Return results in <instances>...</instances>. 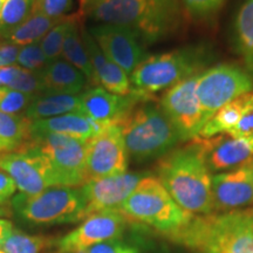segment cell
Wrapping results in <instances>:
<instances>
[{"label":"cell","instance_id":"4dcf8cb0","mask_svg":"<svg viewBox=\"0 0 253 253\" xmlns=\"http://www.w3.org/2000/svg\"><path fill=\"white\" fill-rule=\"evenodd\" d=\"M34 97L36 95L1 86L0 87V112L9 115H23Z\"/></svg>","mask_w":253,"mask_h":253},{"label":"cell","instance_id":"5b68a950","mask_svg":"<svg viewBox=\"0 0 253 253\" xmlns=\"http://www.w3.org/2000/svg\"><path fill=\"white\" fill-rule=\"evenodd\" d=\"M208 63V50L197 46L147 56L129 77L131 91L149 100L154 94L201 74Z\"/></svg>","mask_w":253,"mask_h":253},{"label":"cell","instance_id":"7bdbcfd3","mask_svg":"<svg viewBox=\"0 0 253 253\" xmlns=\"http://www.w3.org/2000/svg\"><path fill=\"white\" fill-rule=\"evenodd\" d=\"M126 253H140V252H138V251H137V250H136V249H134V248H131V246H130V248H129V250H128V251H126Z\"/></svg>","mask_w":253,"mask_h":253},{"label":"cell","instance_id":"2e32d148","mask_svg":"<svg viewBox=\"0 0 253 253\" xmlns=\"http://www.w3.org/2000/svg\"><path fill=\"white\" fill-rule=\"evenodd\" d=\"M213 212L244 210L253 203V161L211 177Z\"/></svg>","mask_w":253,"mask_h":253},{"label":"cell","instance_id":"30bf717a","mask_svg":"<svg viewBox=\"0 0 253 253\" xmlns=\"http://www.w3.org/2000/svg\"><path fill=\"white\" fill-rule=\"evenodd\" d=\"M0 170L13 179L20 194L26 196H34L52 186H60L49 161L28 142L21 149L0 155Z\"/></svg>","mask_w":253,"mask_h":253},{"label":"cell","instance_id":"60d3db41","mask_svg":"<svg viewBox=\"0 0 253 253\" xmlns=\"http://www.w3.org/2000/svg\"><path fill=\"white\" fill-rule=\"evenodd\" d=\"M103 1V0H80V5H81V13H86V12L89 9L90 7H93L94 5L99 4V2Z\"/></svg>","mask_w":253,"mask_h":253},{"label":"cell","instance_id":"ab89813d","mask_svg":"<svg viewBox=\"0 0 253 253\" xmlns=\"http://www.w3.org/2000/svg\"><path fill=\"white\" fill-rule=\"evenodd\" d=\"M13 224L7 219L4 218H0V248L4 244V242L7 239V237L11 235L12 231H13Z\"/></svg>","mask_w":253,"mask_h":253},{"label":"cell","instance_id":"ee69618b","mask_svg":"<svg viewBox=\"0 0 253 253\" xmlns=\"http://www.w3.org/2000/svg\"><path fill=\"white\" fill-rule=\"evenodd\" d=\"M5 1H6V0H0V11H1V8H2V6H4Z\"/></svg>","mask_w":253,"mask_h":253},{"label":"cell","instance_id":"f546056e","mask_svg":"<svg viewBox=\"0 0 253 253\" xmlns=\"http://www.w3.org/2000/svg\"><path fill=\"white\" fill-rule=\"evenodd\" d=\"M49 239L42 236H30L19 230H13L1 245L6 253H39L48 245Z\"/></svg>","mask_w":253,"mask_h":253},{"label":"cell","instance_id":"277c9868","mask_svg":"<svg viewBox=\"0 0 253 253\" xmlns=\"http://www.w3.org/2000/svg\"><path fill=\"white\" fill-rule=\"evenodd\" d=\"M128 157L143 163L162 158L182 140L160 104L141 102L119 122Z\"/></svg>","mask_w":253,"mask_h":253},{"label":"cell","instance_id":"603a6c76","mask_svg":"<svg viewBox=\"0 0 253 253\" xmlns=\"http://www.w3.org/2000/svg\"><path fill=\"white\" fill-rule=\"evenodd\" d=\"M60 19H53L39 11H32L25 20L5 37L9 45L23 47L40 42Z\"/></svg>","mask_w":253,"mask_h":253},{"label":"cell","instance_id":"3957f363","mask_svg":"<svg viewBox=\"0 0 253 253\" xmlns=\"http://www.w3.org/2000/svg\"><path fill=\"white\" fill-rule=\"evenodd\" d=\"M86 14L97 24L129 28L143 45L169 37L182 23L179 0H103Z\"/></svg>","mask_w":253,"mask_h":253},{"label":"cell","instance_id":"d6986e66","mask_svg":"<svg viewBox=\"0 0 253 253\" xmlns=\"http://www.w3.org/2000/svg\"><path fill=\"white\" fill-rule=\"evenodd\" d=\"M81 34L93 68L94 84L114 94H130L131 84L129 75L103 54L93 37L90 36L89 31L82 30Z\"/></svg>","mask_w":253,"mask_h":253},{"label":"cell","instance_id":"836d02e7","mask_svg":"<svg viewBox=\"0 0 253 253\" xmlns=\"http://www.w3.org/2000/svg\"><path fill=\"white\" fill-rule=\"evenodd\" d=\"M236 137L244 138L253 143V94L250 93L246 96V101L240 115L238 125L230 132Z\"/></svg>","mask_w":253,"mask_h":253},{"label":"cell","instance_id":"d590c367","mask_svg":"<svg viewBox=\"0 0 253 253\" xmlns=\"http://www.w3.org/2000/svg\"><path fill=\"white\" fill-rule=\"evenodd\" d=\"M130 246L123 244V243L119 242L118 239L115 240H108V242L100 243L91 248L84 250L81 253H126Z\"/></svg>","mask_w":253,"mask_h":253},{"label":"cell","instance_id":"7dc6e473","mask_svg":"<svg viewBox=\"0 0 253 253\" xmlns=\"http://www.w3.org/2000/svg\"><path fill=\"white\" fill-rule=\"evenodd\" d=\"M0 253H6V252H4L1 249H0Z\"/></svg>","mask_w":253,"mask_h":253},{"label":"cell","instance_id":"83f0119b","mask_svg":"<svg viewBox=\"0 0 253 253\" xmlns=\"http://www.w3.org/2000/svg\"><path fill=\"white\" fill-rule=\"evenodd\" d=\"M80 18L79 14L65 15V17L60 19L58 24L50 30L42 40L40 41L41 49H42L43 54L48 61L61 58V50L63 46V41L67 37L69 30H71L72 25Z\"/></svg>","mask_w":253,"mask_h":253},{"label":"cell","instance_id":"9c48e42d","mask_svg":"<svg viewBox=\"0 0 253 253\" xmlns=\"http://www.w3.org/2000/svg\"><path fill=\"white\" fill-rule=\"evenodd\" d=\"M28 143L47 157L58 176L60 186L84 185L87 141L52 132H32Z\"/></svg>","mask_w":253,"mask_h":253},{"label":"cell","instance_id":"1f68e13d","mask_svg":"<svg viewBox=\"0 0 253 253\" xmlns=\"http://www.w3.org/2000/svg\"><path fill=\"white\" fill-rule=\"evenodd\" d=\"M48 62L49 61L46 59L42 49H41L40 42L19 47L17 56V66L19 67L38 73L45 68Z\"/></svg>","mask_w":253,"mask_h":253},{"label":"cell","instance_id":"74e56055","mask_svg":"<svg viewBox=\"0 0 253 253\" xmlns=\"http://www.w3.org/2000/svg\"><path fill=\"white\" fill-rule=\"evenodd\" d=\"M19 47L9 45H0V67H9L17 65Z\"/></svg>","mask_w":253,"mask_h":253},{"label":"cell","instance_id":"d6a6232c","mask_svg":"<svg viewBox=\"0 0 253 253\" xmlns=\"http://www.w3.org/2000/svg\"><path fill=\"white\" fill-rule=\"evenodd\" d=\"M225 0H181L185 11L196 20H205L219 11Z\"/></svg>","mask_w":253,"mask_h":253},{"label":"cell","instance_id":"7a4b0ae2","mask_svg":"<svg viewBox=\"0 0 253 253\" xmlns=\"http://www.w3.org/2000/svg\"><path fill=\"white\" fill-rule=\"evenodd\" d=\"M167 236L197 253H253V210L192 216Z\"/></svg>","mask_w":253,"mask_h":253},{"label":"cell","instance_id":"484cf974","mask_svg":"<svg viewBox=\"0 0 253 253\" xmlns=\"http://www.w3.org/2000/svg\"><path fill=\"white\" fill-rule=\"evenodd\" d=\"M79 19L72 25L67 37L63 41L61 58L74 66L75 68H78L81 73H84L89 84H94L93 68H91L87 48L84 46V39H82Z\"/></svg>","mask_w":253,"mask_h":253},{"label":"cell","instance_id":"7402d4cb","mask_svg":"<svg viewBox=\"0 0 253 253\" xmlns=\"http://www.w3.org/2000/svg\"><path fill=\"white\" fill-rule=\"evenodd\" d=\"M79 109H80L79 95L43 93L36 95L23 116L30 122H33L55 118L67 113L79 112Z\"/></svg>","mask_w":253,"mask_h":253},{"label":"cell","instance_id":"8d00e7d4","mask_svg":"<svg viewBox=\"0 0 253 253\" xmlns=\"http://www.w3.org/2000/svg\"><path fill=\"white\" fill-rule=\"evenodd\" d=\"M17 191V185L7 173L0 170V207L13 197Z\"/></svg>","mask_w":253,"mask_h":253},{"label":"cell","instance_id":"8992f818","mask_svg":"<svg viewBox=\"0 0 253 253\" xmlns=\"http://www.w3.org/2000/svg\"><path fill=\"white\" fill-rule=\"evenodd\" d=\"M119 211L128 223L143 224L166 235L182 227L192 218L173 201L160 179L151 175L141 179Z\"/></svg>","mask_w":253,"mask_h":253},{"label":"cell","instance_id":"e575fe53","mask_svg":"<svg viewBox=\"0 0 253 253\" xmlns=\"http://www.w3.org/2000/svg\"><path fill=\"white\" fill-rule=\"evenodd\" d=\"M73 0H40L32 11H39L53 19H61L72 8Z\"/></svg>","mask_w":253,"mask_h":253},{"label":"cell","instance_id":"6da1fadb","mask_svg":"<svg viewBox=\"0 0 253 253\" xmlns=\"http://www.w3.org/2000/svg\"><path fill=\"white\" fill-rule=\"evenodd\" d=\"M211 177L196 141L171 150L157 164V178L173 201L191 216L213 212Z\"/></svg>","mask_w":253,"mask_h":253},{"label":"cell","instance_id":"9a60e30c","mask_svg":"<svg viewBox=\"0 0 253 253\" xmlns=\"http://www.w3.org/2000/svg\"><path fill=\"white\" fill-rule=\"evenodd\" d=\"M147 175V172H125L84 183L80 190L86 202V217L99 211L119 210Z\"/></svg>","mask_w":253,"mask_h":253},{"label":"cell","instance_id":"bcb514c9","mask_svg":"<svg viewBox=\"0 0 253 253\" xmlns=\"http://www.w3.org/2000/svg\"><path fill=\"white\" fill-rule=\"evenodd\" d=\"M249 69H250V71H251V72H252V73H253V66H252V67H250V68H249Z\"/></svg>","mask_w":253,"mask_h":253},{"label":"cell","instance_id":"ba28073f","mask_svg":"<svg viewBox=\"0 0 253 253\" xmlns=\"http://www.w3.org/2000/svg\"><path fill=\"white\" fill-rule=\"evenodd\" d=\"M253 89L251 74L231 63H219L202 72L197 81L203 126L221 107ZM202 126V128H203Z\"/></svg>","mask_w":253,"mask_h":253},{"label":"cell","instance_id":"8fae6325","mask_svg":"<svg viewBox=\"0 0 253 253\" xmlns=\"http://www.w3.org/2000/svg\"><path fill=\"white\" fill-rule=\"evenodd\" d=\"M128 161L129 157L119 123L104 126L102 130L87 141L84 183L90 179L126 172Z\"/></svg>","mask_w":253,"mask_h":253},{"label":"cell","instance_id":"b9f144b4","mask_svg":"<svg viewBox=\"0 0 253 253\" xmlns=\"http://www.w3.org/2000/svg\"><path fill=\"white\" fill-rule=\"evenodd\" d=\"M7 214V210L5 208L0 207V216H6Z\"/></svg>","mask_w":253,"mask_h":253},{"label":"cell","instance_id":"44dd1931","mask_svg":"<svg viewBox=\"0 0 253 253\" xmlns=\"http://www.w3.org/2000/svg\"><path fill=\"white\" fill-rule=\"evenodd\" d=\"M112 125V123H110ZM108 125L95 122L80 112L63 114L46 120L33 121L30 125V134L32 132H52L79 140L88 141L100 132Z\"/></svg>","mask_w":253,"mask_h":253},{"label":"cell","instance_id":"f35d334b","mask_svg":"<svg viewBox=\"0 0 253 253\" xmlns=\"http://www.w3.org/2000/svg\"><path fill=\"white\" fill-rule=\"evenodd\" d=\"M15 71H17V65L9 66V67H0V87L11 86V84L13 82Z\"/></svg>","mask_w":253,"mask_h":253},{"label":"cell","instance_id":"7c38bea8","mask_svg":"<svg viewBox=\"0 0 253 253\" xmlns=\"http://www.w3.org/2000/svg\"><path fill=\"white\" fill-rule=\"evenodd\" d=\"M198 77L199 74L178 82L169 88L161 99V108L176 128L182 142L197 138L203 126L196 90Z\"/></svg>","mask_w":253,"mask_h":253},{"label":"cell","instance_id":"52a82bcc","mask_svg":"<svg viewBox=\"0 0 253 253\" xmlns=\"http://www.w3.org/2000/svg\"><path fill=\"white\" fill-rule=\"evenodd\" d=\"M13 207L23 219L38 225L75 223L86 217V202L80 188L52 186L40 194H20Z\"/></svg>","mask_w":253,"mask_h":253},{"label":"cell","instance_id":"ffe728a7","mask_svg":"<svg viewBox=\"0 0 253 253\" xmlns=\"http://www.w3.org/2000/svg\"><path fill=\"white\" fill-rule=\"evenodd\" d=\"M39 73L42 93L79 95L86 90L89 81L78 68L60 58L47 63Z\"/></svg>","mask_w":253,"mask_h":253},{"label":"cell","instance_id":"4316f807","mask_svg":"<svg viewBox=\"0 0 253 253\" xmlns=\"http://www.w3.org/2000/svg\"><path fill=\"white\" fill-rule=\"evenodd\" d=\"M246 96L248 94L221 107L218 112L213 114L212 118L205 123L199 131L198 137L208 138L220 134H230L238 125L243 108H244Z\"/></svg>","mask_w":253,"mask_h":253},{"label":"cell","instance_id":"4fadbf2b","mask_svg":"<svg viewBox=\"0 0 253 253\" xmlns=\"http://www.w3.org/2000/svg\"><path fill=\"white\" fill-rule=\"evenodd\" d=\"M128 220L119 210H104L89 214L77 229L59 240V253H81L100 243L115 240L122 235Z\"/></svg>","mask_w":253,"mask_h":253},{"label":"cell","instance_id":"d4e9b609","mask_svg":"<svg viewBox=\"0 0 253 253\" xmlns=\"http://www.w3.org/2000/svg\"><path fill=\"white\" fill-rule=\"evenodd\" d=\"M30 125L23 115L0 112V155L21 149L30 141Z\"/></svg>","mask_w":253,"mask_h":253},{"label":"cell","instance_id":"f1b7e54d","mask_svg":"<svg viewBox=\"0 0 253 253\" xmlns=\"http://www.w3.org/2000/svg\"><path fill=\"white\" fill-rule=\"evenodd\" d=\"M34 0H6L0 11V36L6 37L31 14Z\"/></svg>","mask_w":253,"mask_h":253},{"label":"cell","instance_id":"ac0fdd59","mask_svg":"<svg viewBox=\"0 0 253 253\" xmlns=\"http://www.w3.org/2000/svg\"><path fill=\"white\" fill-rule=\"evenodd\" d=\"M79 112L102 125L119 123L137 104L148 101V99L132 91L129 95H119L110 93L99 86L88 88L79 94Z\"/></svg>","mask_w":253,"mask_h":253},{"label":"cell","instance_id":"e0dca14e","mask_svg":"<svg viewBox=\"0 0 253 253\" xmlns=\"http://www.w3.org/2000/svg\"><path fill=\"white\" fill-rule=\"evenodd\" d=\"M196 143L201 148L205 164L211 175L230 171L253 161V143L230 134L212 137H197Z\"/></svg>","mask_w":253,"mask_h":253},{"label":"cell","instance_id":"5bb4252c","mask_svg":"<svg viewBox=\"0 0 253 253\" xmlns=\"http://www.w3.org/2000/svg\"><path fill=\"white\" fill-rule=\"evenodd\" d=\"M88 31L103 54L129 77L148 56L143 42L129 28L113 24H97Z\"/></svg>","mask_w":253,"mask_h":253},{"label":"cell","instance_id":"f6af8a7d","mask_svg":"<svg viewBox=\"0 0 253 253\" xmlns=\"http://www.w3.org/2000/svg\"><path fill=\"white\" fill-rule=\"evenodd\" d=\"M39 1H40V0H34V4H33V6L36 5V4H38V2H39Z\"/></svg>","mask_w":253,"mask_h":253},{"label":"cell","instance_id":"cb8c5ba5","mask_svg":"<svg viewBox=\"0 0 253 253\" xmlns=\"http://www.w3.org/2000/svg\"><path fill=\"white\" fill-rule=\"evenodd\" d=\"M233 43L248 67L253 66V0H244L232 25Z\"/></svg>","mask_w":253,"mask_h":253}]
</instances>
